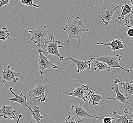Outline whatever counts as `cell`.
Segmentation results:
<instances>
[{"label":"cell","mask_w":133,"mask_h":123,"mask_svg":"<svg viewBox=\"0 0 133 123\" xmlns=\"http://www.w3.org/2000/svg\"><path fill=\"white\" fill-rule=\"evenodd\" d=\"M102 123H113V118L110 117H105L103 119Z\"/></svg>","instance_id":"cell-27"},{"label":"cell","mask_w":133,"mask_h":123,"mask_svg":"<svg viewBox=\"0 0 133 123\" xmlns=\"http://www.w3.org/2000/svg\"><path fill=\"white\" fill-rule=\"evenodd\" d=\"M119 7V6L117 5L114 8L111 9H107L101 12V17L102 22L104 23L105 26L108 25L110 24L113 18V15L115 11L117 10V8Z\"/></svg>","instance_id":"cell-15"},{"label":"cell","mask_w":133,"mask_h":123,"mask_svg":"<svg viewBox=\"0 0 133 123\" xmlns=\"http://www.w3.org/2000/svg\"><path fill=\"white\" fill-rule=\"evenodd\" d=\"M124 114L120 115L116 111H114L113 115V123H133V111L130 112L128 109L124 110Z\"/></svg>","instance_id":"cell-9"},{"label":"cell","mask_w":133,"mask_h":123,"mask_svg":"<svg viewBox=\"0 0 133 123\" xmlns=\"http://www.w3.org/2000/svg\"><path fill=\"white\" fill-rule=\"evenodd\" d=\"M130 3H131L132 5L133 6V0H130Z\"/></svg>","instance_id":"cell-31"},{"label":"cell","mask_w":133,"mask_h":123,"mask_svg":"<svg viewBox=\"0 0 133 123\" xmlns=\"http://www.w3.org/2000/svg\"><path fill=\"white\" fill-rule=\"evenodd\" d=\"M99 1H101V2H103V3H104L106 4V5L107 9H108V8H109V7H108V4H109V3L110 2L111 0H99Z\"/></svg>","instance_id":"cell-29"},{"label":"cell","mask_w":133,"mask_h":123,"mask_svg":"<svg viewBox=\"0 0 133 123\" xmlns=\"http://www.w3.org/2000/svg\"><path fill=\"white\" fill-rule=\"evenodd\" d=\"M10 34L8 29L5 27H3L0 30V41H5L10 38Z\"/></svg>","instance_id":"cell-22"},{"label":"cell","mask_w":133,"mask_h":123,"mask_svg":"<svg viewBox=\"0 0 133 123\" xmlns=\"http://www.w3.org/2000/svg\"><path fill=\"white\" fill-rule=\"evenodd\" d=\"M29 123H33V122L32 121H31V122H30Z\"/></svg>","instance_id":"cell-32"},{"label":"cell","mask_w":133,"mask_h":123,"mask_svg":"<svg viewBox=\"0 0 133 123\" xmlns=\"http://www.w3.org/2000/svg\"><path fill=\"white\" fill-rule=\"evenodd\" d=\"M10 0H1L0 1V8L4 6L9 5Z\"/></svg>","instance_id":"cell-26"},{"label":"cell","mask_w":133,"mask_h":123,"mask_svg":"<svg viewBox=\"0 0 133 123\" xmlns=\"http://www.w3.org/2000/svg\"><path fill=\"white\" fill-rule=\"evenodd\" d=\"M88 90L89 87L86 85L83 84L75 88V90H74L73 91L70 92L68 94V95L69 96L79 98L80 99H82L83 102H84L87 100L85 97L84 96V94Z\"/></svg>","instance_id":"cell-16"},{"label":"cell","mask_w":133,"mask_h":123,"mask_svg":"<svg viewBox=\"0 0 133 123\" xmlns=\"http://www.w3.org/2000/svg\"><path fill=\"white\" fill-rule=\"evenodd\" d=\"M28 110L30 111L32 117L35 121L37 123H41L40 120L43 119L44 117L43 115L40 114L41 110L40 107L37 106H35L33 109L31 108V107H29Z\"/></svg>","instance_id":"cell-21"},{"label":"cell","mask_w":133,"mask_h":123,"mask_svg":"<svg viewBox=\"0 0 133 123\" xmlns=\"http://www.w3.org/2000/svg\"><path fill=\"white\" fill-rule=\"evenodd\" d=\"M50 87L49 84H44L43 81H40L37 85L33 88L31 91L28 93V95L31 96L33 98L32 100L38 99L41 102H44L46 100V97L45 96V90Z\"/></svg>","instance_id":"cell-6"},{"label":"cell","mask_w":133,"mask_h":123,"mask_svg":"<svg viewBox=\"0 0 133 123\" xmlns=\"http://www.w3.org/2000/svg\"><path fill=\"white\" fill-rule=\"evenodd\" d=\"M125 4L121 6L122 12L117 17V19L119 20H124L125 19V16L129 14H133L132 6L129 5L127 3L126 0H124Z\"/></svg>","instance_id":"cell-20"},{"label":"cell","mask_w":133,"mask_h":123,"mask_svg":"<svg viewBox=\"0 0 133 123\" xmlns=\"http://www.w3.org/2000/svg\"><path fill=\"white\" fill-rule=\"evenodd\" d=\"M127 34L129 37L133 38V28H130L128 30Z\"/></svg>","instance_id":"cell-28"},{"label":"cell","mask_w":133,"mask_h":123,"mask_svg":"<svg viewBox=\"0 0 133 123\" xmlns=\"http://www.w3.org/2000/svg\"><path fill=\"white\" fill-rule=\"evenodd\" d=\"M9 89L11 93L14 96L12 98H9V99L11 103H14V102L18 103L19 104L21 105L24 107H27L28 109L30 107L29 106V103L27 101V97L25 96L24 93L22 92L19 95H17L13 91L12 87H10Z\"/></svg>","instance_id":"cell-12"},{"label":"cell","mask_w":133,"mask_h":123,"mask_svg":"<svg viewBox=\"0 0 133 123\" xmlns=\"http://www.w3.org/2000/svg\"><path fill=\"white\" fill-rule=\"evenodd\" d=\"M22 116H23V115H22V114H19V116H18V119H17V121H16V123H19V121L21 120V118L22 117Z\"/></svg>","instance_id":"cell-30"},{"label":"cell","mask_w":133,"mask_h":123,"mask_svg":"<svg viewBox=\"0 0 133 123\" xmlns=\"http://www.w3.org/2000/svg\"><path fill=\"white\" fill-rule=\"evenodd\" d=\"M1 74L3 76V83L5 81H13L16 83L19 79H21V80L25 79V78L21 76L16 70L10 65H7L4 69L1 72Z\"/></svg>","instance_id":"cell-8"},{"label":"cell","mask_w":133,"mask_h":123,"mask_svg":"<svg viewBox=\"0 0 133 123\" xmlns=\"http://www.w3.org/2000/svg\"><path fill=\"white\" fill-rule=\"evenodd\" d=\"M0 117L4 119H11L14 120L16 118V112L14 110L12 105L7 106L3 104L0 108Z\"/></svg>","instance_id":"cell-11"},{"label":"cell","mask_w":133,"mask_h":123,"mask_svg":"<svg viewBox=\"0 0 133 123\" xmlns=\"http://www.w3.org/2000/svg\"><path fill=\"white\" fill-rule=\"evenodd\" d=\"M85 98L88 100L89 104H91L92 106L98 105L99 102L101 101L102 99L101 95L96 94L91 91H89Z\"/></svg>","instance_id":"cell-17"},{"label":"cell","mask_w":133,"mask_h":123,"mask_svg":"<svg viewBox=\"0 0 133 123\" xmlns=\"http://www.w3.org/2000/svg\"><path fill=\"white\" fill-rule=\"evenodd\" d=\"M46 25H40L35 30H29L28 32L31 34L32 37L27 41V43L36 45L38 47L42 46L44 47L48 42L47 37L49 33V30H46Z\"/></svg>","instance_id":"cell-2"},{"label":"cell","mask_w":133,"mask_h":123,"mask_svg":"<svg viewBox=\"0 0 133 123\" xmlns=\"http://www.w3.org/2000/svg\"><path fill=\"white\" fill-rule=\"evenodd\" d=\"M67 24L63 27V30L68 34L67 42L70 44L71 39L76 40L80 43L81 37L84 32H88L89 30L84 26L83 22L80 20L79 17H76L71 20L66 17Z\"/></svg>","instance_id":"cell-1"},{"label":"cell","mask_w":133,"mask_h":123,"mask_svg":"<svg viewBox=\"0 0 133 123\" xmlns=\"http://www.w3.org/2000/svg\"><path fill=\"white\" fill-rule=\"evenodd\" d=\"M67 59L72 60L76 65L77 68V73H79L83 71L90 69L91 68V61L90 60L83 61L78 59H74L71 57H67Z\"/></svg>","instance_id":"cell-13"},{"label":"cell","mask_w":133,"mask_h":123,"mask_svg":"<svg viewBox=\"0 0 133 123\" xmlns=\"http://www.w3.org/2000/svg\"><path fill=\"white\" fill-rule=\"evenodd\" d=\"M38 53L39 55V57L37 60L38 66V69L40 76L42 77L44 74V71L47 69H55L58 68L57 66L53 62L50 60L48 58L44 55L41 52V49L39 48L38 50Z\"/></svg>","instance_id":"cell-7"},{"label":"cell","mask_w":133,"mask_h":123,"mask_svg":"<svg viewBox=\"0 0 133 123\" xmlns=\"http://www.w3.org/2000/svg\"><path fill=\"white\" fill-rule=\"evenodd\" d=\"M119 88L121 89L124 92V95L128 97L133 95V80L129 81L122 82L120 84Z\"/></svg>","instance_id":"cell-18"},{"label":"cell","mask_w":133,"mask_h":123,"mask_svg":"<svg viewBox=\"0 0 133 123\" xmlns=\"http://www.w3.org/2000/svg\"><path fill=\"white\" fill-rule=\"evenodd\" d=\"M95 67L94 68V71L101 72V71H106L107 72H111L112 70L114 68L113 67L109 66L106 63L100 61H94Z\"/></svg>","instance_id":"cell-19"},{"label":"cell","mask_w":133,"mask_h":123,"mask_svg":"<svg viewBox=\"0 0 133 123\" xmlns=\"http://www.w3.org/2000/svg\"><path fill=\"white\" fill-rule=\"evenodd\" d=\"M68 115L74 118L78 123H83L84 118H92L95 120L99 118L98 116L92 115L86 111L81 103L77 105H72L71 106V109L69 112Z\"/></svg>","instance_id":"cell-3"},{"label":"cell","mask_w":133,"mask_h":123,"mask_svg":"<svg viewBox=\"0 0 133 123\" xmlns=\"http://www.w3.org/2000/svg\"><path fill=\"white\" fill-rule=\"evenodd\" d=\"M97 45H103L109 46L112 51H116L117 50L125 49L127 47V45L123 42L120 38H117L112 40L109 43H96Z\"/></svg>","instance_id":"cell-14"},{"label":"cell","mask_w":133,"mask_h":123,"mask_svg":"<svg viewBox=\"0 0 133 123\" xmlns=\"http://www.w3.org/2000/svg\"><path fill=\"white\" fill-rule=\"evenodd\" d=\"M119 80L118 79H116L113 83L114 87H112L111 88V89L113 91H114L116 94V96L115 97V98H106L105 100H113V99H117L124 105L130 104V103L127 101L128 98L125 97L120 91L119 89Z\"/></svg>","instance_id":"cell-10"},{"label":"cell","mask_w":133,"mask_h":123,"mask_svg":"<svg viewBox=\"0 0 133 123\" xmlns=\"http://www.w3.org/2000/svg\"><path fill=\"white\" fill-rule=\"evenodd\" d=\"M64 123H78L75 120L74 118H72L71 116L68 115Z\"/></svg>","instance_id":"cell-25"},{"label":"cell","mask_w":133,"mask_h":123,"mask_svg":"<svg viewBox=\"0 0 133 123\" xmlns=\"http://www.w3.org/2000/svg\"><path fill=\"white\" fill-rule=\"evenodd\" d=\"M21 3L25 5L33 7L34 8H39V6L33 3L32 0H20Z\"/></svg>","instance_id":"cell-23"},{"label":"cell","mask_w":133,"mask_h":123,"mask_svg":"<svg viewBox=\"0 0 133 123\" xmlns=\"http://www.w3.org/2000/svg\"><path fill=\"white\" fill-rule=\"evenodd\" d=\"M61 43V41L56 39L53 35L51 36L50 39L48 41V43L46 44L44 48L45 50H43L41 49V52L43 53L53 55L57 56L60 61H63L64 59H67V57H64L61 56L59 51V48H63L62 46H59Z\"/></svg>","instance_id":"cell-4"},{"label":"cell","mask_w":133,"mask_h":123,"mask_svg":"<svg viewBox=\"0 0 133 123\" xmlns=\"http://www.w3.org/2000/svg\"><path fill=\"white\" fill-rule=\"evenodd\" d=\"M122 56L119 54H113L111 56L106 55L104 56H99L96 58H91L90 60L92 61H100L103 62L107 64H108L109 66L113 67L114 69L118 68L125 71L128 74H129L130 72V70L125 69L124 67L121 66L119 64V62L121 60Z\"/></svg>","instance_id":"cell-5"},{"label":"cell","mask_w":133,"mask_h":123,"mask_svg":"<svg viewBox=\"0 0 133 123\" xmlns=\"http://www.w3.org/2000/svg\"><path fill=\"white\" fill-rule=\"evenodd\" d=\"M128 17L129 19L126 20L125 25L128 27V28H130L131 27H133V14H129Z\"/></svg>","instance_id":"cell-24"}]
</instances>
